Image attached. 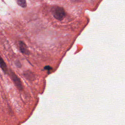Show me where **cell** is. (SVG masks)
I'll use <instances>...</instances> for the list:
<instances>
[{"instance_id": "6da1fadb", "label": "cell", "mask_w": 125, "mask_h": 125, "mask_svg": "<svg viewBox=\"0 0 125 125\" xmlns=\"http://www.w3.org/2000/svg\"><path fill=\"white\" fill-rule=\"evenodd\" d=\"M52 13L53 16L57 20H62L65 16L64 9L61 7L55 6L52 9Z\"/></svg>"}, {"instance_id": "7a4b0ae2", "label": "cell", "mask_w": 125, "mask_h": 125, "mask_svg": "<svg viewBox=\"0 0 125 125\" xmlns=\"http://www.w3.org/2000/svg\"><path fill=\"white\" fill-rule=\"evenodd\" d=\"M10 76L17 87L20 90H22L23 87L20 79L12 71H10Z\"/></svg>"}, {"instance_id": "3957f363", "label": "cell", "mask_w": 125, "mask_h": 125, "mask_svg": "<svg viewBox=\"0 0 125 125\" xmlns=\"http://www.w3.org/2000/svg\"><path fill=\"white\" fill-rule=\"evenodd\" d=\"M19 46H20V50L23 54H24L26 55H28L29 54V52L28 50L27 49V46L23 42H22L21 41H20L19 42Z\"/></svg>"}, {"instance_id": "277c9868", "label": "cell", "mask_w": 125, "mask_h": 125, "mask_svg": "<svg viewBox=\"0 0 125 125\" xmlns=\"http://www.w3.org/2000/svg\"><path fill=\"white\" fill-rule=\"evenodd\" d=\"M0 67L2 70V71L5 73H7L8 72V69H7V65L1 58L0 59Z\"/></svg>"}, {"instance_id": "5b68a950", "label": "cell", "mask_w": 125, "mask_h": 125, "mask_svg": "<svg viewBox=\"0 0 125 125\" xmlns=\"http://www.w3.org/2000/svg\"><path fill=\"white\" fill-rule=\"evenodd\" d=\"M17 3L22 7H25L26 6V3L25 0H16Z\"/></svg>"}, {"instance_id": "8992f818", "label": "cell", "mask_w": 125, "mask_h": 125, "mask_svg": "<svg viewBox=\"0 0 125 125\" xmlns=\"http://www.w3.org/2000/svg\"><path fill=\"white\" fill-rule=\"evenodd\" d=\"M44 69H46V70H51L52 69V67L50 66H46L44 67Z\"/></svg>"}]
</instances>
